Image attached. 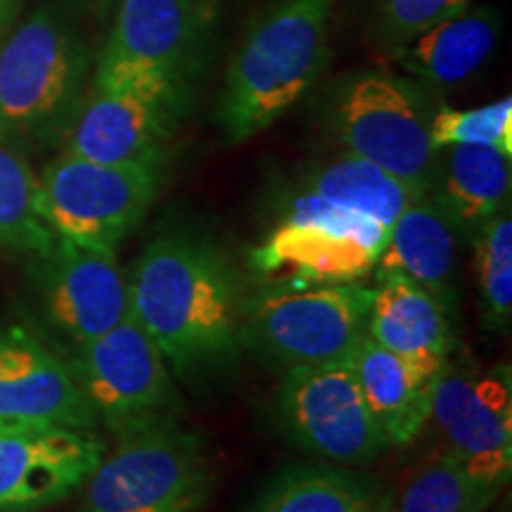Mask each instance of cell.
Returning <instances> with one entry per match:
<instances>
[{
    "instance_id": "obj_1",
    "label": "cell",
    "mask_w": 512,
    "mask_h": 512,
    "mask_svg": "<svg viewBox=\"0 0 512 512\" xmlns=\"http://www.w3.org/2000/svg\"><path fill=\"white\" fill-rule=\"evenodd\" d=\"M126 273L131 316L174 377L202 382L238 366L245 294L214 242L183 230L159 235Z\"/></svg>"
},
{
    "instance_id": "obj_2",
    "label": "cell",
    "mask_w": 512,
    "mask_h": 512,
    "mask_svg": "<svg viewBox=\"0 0 512 512\" xmlns=\"http://www.w3.org/2000/svg\"><path fill=\"white\" fill-rule=\"evenodd\" d=\"M332 0H285L249 31L228 64L216 121L245 143L297 105L330 57Z\"/></svg>"
},
{
    "instance_id": "obj_3",
    "label": "cell",
    "mask_w": 512,
    "mask_h": 512,
    "mask_svg": "<svg viewBox=\"0 0 512 512\" xmlns=\"http://www.w3.org/2000/svg\"><path fill=\"white\" fill-rule=\"evenodd\" d=\"M373 287L280 278L242 299V349L280 370L342 363L368 332Z\"/></svg>"
},
{
    "instance_id": "obj_4",
    "label": "cell",
    "mask_w": 512,
    "mask_h": 512,
    "mask_svg": "<svg viewBox=\"0 0 512 512\" xmlns=\"http://www.w3.org/2000/svg\"><path fill=\"white\" fill-rule=\"evenodd\" d=\"M88 55L53 12L38 10L0 48V136L64 143L86 98Z\"/></svg>"
},
{
    "instance_id": "obj_5",
    "label": "cell",
    "mask_w": 512,
    "mask_h": 512,
    "mask_svg": "<svg viewBox=\"0 0 512 512\" xmlns=\"http://www.w3.org/2000/svg\"><path fill=\"white\" fill-rule=\"evenodd\" d=\"M432 117L425 86L389 69L347 74L330 93V131L342 150L425 195L439 157L430 136Z\"/></svg>"
},
{
    "instance_id": "obj_6",
    "label": "cell",
    "mask_w": 512,
    "mask_h": 512,
    "mask_svg": "<svg viewBox=\"0 0 512 512\" xmlns=\"http://www.w3.org/2000/svg\"><path fill=\"white\" fill-rule=\"evenodd\" d=\"M216 489L207 444L183 425L117 441L81 486L79 512H200Z\"/></svg>"
},
{
    "instance_id": "obj_7",
    "label": "cell",
    "mask_w": 512,
    "mask_h": 512,
    "mask_svg": "<svg viewBox=\"0 0 512 512\" xmlns=\"http://www.w3.org/2000/svg\"><path fill=\"white\" fill-rule=\"evenodd\" d=\"M166 159L98 164L62 155L38 176V211L55 238L81 247H117L157 202Z\"/></svg>"
},
{
    "instance_id": "obj_8",
    "label": "cell",
    "mask_w": 512,
    "mask_h": 512,
    "mask_svg": "<svg viewBox=\"0 0 512 512\" xmlns=\"http://www.w3.org/2000/svg\"><path fill=\"white\" fill-rule=\"evenodd\" d=\"M76 351V380L95 420L114 439L181 425L183 399L174 373L131 313L117 328Z\"/></svg>"
},
{
    "instance_id": "obj_9",
    "label": "cell",
    "mask_w": 512,
    "mask_h": 512,
    "mask_svg": "<svg viewBox=\"0 0 512 512\" xmlns=\"http://www.w3.org/2000/svg\"><path fill=\"white\" fill-rule=\"evenodd\" d=\"M275 422L294 448L323 463L361 470L389 451L347 361L283 370Z\"/></svg>"
},
{
    "instance_id": "obj_10",
    "label": "cell",
    "mask_w": 512,
    "mask_h": 512,
    "mask_svg": "<svg viewBox=\"0 0 512 512\" xmlns=\"http://www.w3.org/2000/svg\"><path fill=\"white\" fill-rule=\"evenodd\" d=\"M389 230L299 190L285 219L249 254L266 278L356 283L375 271Z\"/></svg>"
},
{
    "instance_id": "obj_11",
    "label": "cell",
    "mask_w": 512,
    "mask_h": 512,
    "mask_svg": "<svg viewBox=\"0 0 512 512\" xmlns=\"http://www.w3.org/2000/svg\"><path fill=\"white\" fill-rule=\"evenodd\" d=\"M188 88L159 81H93L81 102L64 155L98 164H138L166 159L181 124Z\"/></svg>"
},
{
    "instance_id": "obj_12",
    "label": "cell",
    "mask_w": 512,
    "mask_h": 512,
    "mask_svg": "<svg viewBox=\"0 0 512 512\" xmlns=\"http://www.w3.org/2000/svg\"><path fill=\"white\" fill-rule=\"evenodd\" d=\"M209 27V0H119L93 81H159L190 91Z\"/></svg>"
},
{
    "instance_id": "obj_13",
    "label": "cell",
    "mask_w": 512,
    "mask_h": 512,
    "mask_svg": "<svg viewBox=\"0 0 512 512\" xmlns=\"http://www.w3.org/2000/svg\"><path fill=\"white\" fill-rule=\"evenodd\" d=\"M430 422L453 453L484 484L508 489L512 477V370H479L453 356L432 382Z\"/></svg>"
},
{
    "instance_id": "obj_14",
    "label": "cell",
    "mask_w": 512,
    "mask_h": 512,
    "mask_svg": "<svg viewBox=\"0 0 512 512\" xmlns=\"http://www.w3.org/2000/svg\"><path fill=\"white\" fill-rule=\"evenodd\" d=\"M107 453L93 430L62 425L0 434V512H43L72 498Z\"/></svg>"
},
{
    "instance_id": "obj_15",
    "label": "cell",
    "mask_w": 512,
    "mask_h": 512,
    "mask_svg": "<svg viewBox=\"0 0 512 512\" xmlns=\"http://www.w3.org/2000/svg\"><path fill=\"white\" fill-rule=\"evenodd\" d=\"M41 264L43 311L76 349L117 328L131 313L128 273L117 252L57 238Z\"/></svg>"
},
{
    "instance_id": "obj_16",
    "label": "cell",
    "mask_w": 512,
    "mask_h": 512,
    "mask_svg": "<svg viewBox=\"0 0 512 512\" xmlns=\"http://www.w3.org/2000/svg\"><path fill=\"white\" fill-rule=\"evenodd\" d=\"M34 425H98L72 366L22 325L0 328V434Z\"/></svg>"
},
{
    "instance_id": "obj_17",
    "label": "cell",
    "mask_w": 512,
    "mask_h": 512,
    "mask_svg": "<svg viewBox=\"0 0 512 512\" xmlns=\"http://www.w3.org/2000/svg\"><path fill=\"white\" fill-rule=\"evenodd\" d=\"M373 290L370 339L425 373L437 375L456 354V311L403 275H382Z\"/></svg>"
},
{
    "instance_id": "obj_18",
    "label": "cell",
    "mask_w": 512,
    "mask_h": 512,
    "mask_svg": "<svg viewBox=\"0 0 512 512\" xmlns=\"http://www.w3.org/2000/svg\"><path fill=\"white\" fill-rule=\"evenodd\" d=\"M463 240L430 195H420L394 221L375 275H403L456 311L458 242Z\"/></svg>"
},
{
    "instance_id": "obj_19",
    "label": "cell",
    "mask_w": 512,
    "mask_h": 512,
    "mask_svg": "<svg viewBox=\"0 0 512 512\" xmlns=\"http://www.w3.org/2000/svg\"><path fill=\"white\" fill-rule=\"evenodd\" d=\"M347 363L389 448L411 446L430 422L432 382L437 375L425 373L380 347L368 332L351 351Z\"/></svg>"
},
{
    "instance_id": "obj_20",
    "label": "cell",
    "mask_w": 512,
    "mask_h": 512,
    "mask_svg": "<svg viewBox=\"0 0 512 512\" xmlns=\"http://www.w3.org/2000/svg\"><path fill=\"white\" fill-rule=\"evenodd\" d=\"M510 190V155L494 147L451 145L439 150L427 195L444 211L460 238L472 242L486 221L510 207Z\"/></svg>"
},
{
    "instance_id": "obj_21",
    "label": "cell",
    "mask_w": 512,
    "mask_h": 512,
    "mask_svg": "<svg viewBox=\"0 0 512 512\" xmlns=\"http://www.w3.org/2000/svg\"><path fill=\"white\" fill-rule=\"evenodd\" d=\"M389 503L380 479L316 460L280 467L242 512H389Z\"/></svg>"
},
{
    "instance_id": "obj_22",
    "label": "cell",
    "mask_w": 512,
    "mask_h": 512,
    "mask_svg": "<svg viewBox=\"0 0 512 512\" xmlns=\"http://www.w3.org/2000/svg\"><path fill=\"white\" fill-rule=\"evenodd\" d=\"M501 19L489 8H467L434 24L396 48L394 62L422 86H458L489 62L498 43Z\"/></svg>"
},
{
    "instance_id": "obj_23",
    "label": "cell",
    "mask_w": 512,
    "mask_h": 512,
    "mask_svg": "<svg viewBox=\"0 0 512 512\" xmlns=\"http://www.w3.org/2000/svg\"><path fill=\"white\" fill-rule=\"evenodd\" d=\"M302 192H309L332 207L363 216L387 230H392L394 221L408 204L425 195L380 166L347 152L318 166L304 181Z\"/></svg>"
},
{
    "instance_id": "obj_24",
    "label": "cell",
    "mask_w": 512,
    "mask_h": 512,
    "mask_svg": "<svg viewBox=\"0 0 512 512\" xmlns=\"http://www.w3.org/2000/svg\"><path fill=\"white\" fill-rule=\"evenodd\" d=\"M55 233L38 211V176L17 143L0 136V247L48 256Z\"/></svg>"
},
{
    "instance_id": "obj_25",
    "label": "cell",
    "mask_w": 512,
    "mask_h": 512,
    "mask_svg": "<svg viewBox=\"0 0 512 512\" xmlns=\"http://www.w3.org/2000/svg\"><path fill=\"white\" fill-rule=\"evenodd\" d=\"M503 491L484 484L441 448L392 494L389 512H479Z\"/></svg>"
},
{
    "instance_id": "obj_26",
    "label": "cell",
    "mask_w": 512,
    "mask_h": 512,
    "mask_svg": "<svg viewBox=\"0 0 512 512\" xmlns=\"http://www.w3.org/2000/svg\"><path fill=\"white\" fill-rule=\"evenodd\" d=\"M482 323L491 332H505L512 318V216L498 211L472 238Z\"/></svg>"
},
{
    "instance_id": "obj_27",
    "label": "cell",
    "mask_w": 512,
    "mask_h": 512,
    "mask_svg": "<svg viewBox=\"0 0 512 512\" xmlns=\"http://www.w3.org/2000/svg\"><path fill=\"white\" fill-rule=\"evenodd\" d=\"M430 136L437 150L451 145H475L494 147L512 157V98L470 110L439 107L434 110Z\"/></svg>"
},
{
    "instance_id": "obj_28",
    "label": "cell",
    "mask_w": 512,
    "mask_h": 512,
    "mask_svg": "<svg viewBox=\"0 0 512 512\" xmlns=\"http://www.w3.org/2000/svg\"><path fill=\"white\" fill-rule=\"evenodd\" d=\"M475 0H380L377 3V31L380 41L394 53L434 24L472 8Z\"/></svg>"
},
{
    "instance_id": "obj_29",
    "label": "cell",
    "mask_w": 512,
    "mask_h": 512,
    "mask_svg": "<svg viewBox=\"0 0 512 512\" xmlns=\"http://www.w3.org/2000/svg\"><path fill=\"white\" fill-rule=\"evenodd\" d=\"M479 512H512V505H510V496H508V489L503 491L501 496H496L494 501H491L486 508H482Z\"/></svg>"
},
{
    "instance_id": "obj_30",
    "label": "cell",
    "mask_w": 512,
    "mask_h": 512,
    "mask_svg": "<svg viewBox=\"0 0 512 512\" xmlns=\"http://www.w3.org/2000/svg\"><path fill=\"white\" fill-rule=\"evenodd\" d=\"M15 5L17 0H0V31H3L5 22L12 17V12H15Z\"/></svg>"
},
{
    "instance_id": "obj_31",
    "label": "cell",
    "mask_w": 512,
    "mask_h": 512,
    "mask_svg": "<svg viewBox=\"0 0 512 512\" xmlns=\"http://www.w3.org/2000/svg\"><path fill=\"white\" fill-rule=\"evenodd\" d=\"M112 3H114V0H100V8H102V10H107V8H110Z\"/></svg>"
}]
</instances>
